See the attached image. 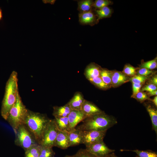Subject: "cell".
<instances>
[{
	"mask_svg": "<svg viewBox=\"0 0 157 157\" xmlns=\"http://www.w3.org/2000/svg\"><path fill=\"white\" fill-rule=\"evenodd\" d=\"M128 81L127 77L120 72L115 71L112 72L111 85L114 86H118Z\"/></svg>",
	"mask_w": 157,
	"mask_h": 157,
	"instance_id": "obj_16",
	"label": "cell"
},
{
	"mask_svg": "<svg viewBox=\"0 0 157 157\" xmlns=\"http://www.w3.org/2000/svg\"><path fill=\"white\" fill-rule=\"evenodd\" d=\"M85 149L97 157H106L115 151L109 148L103 141L86 146Z\"/></svg>",
	"mask_w": 157,
	"mask_h": 157,
	"instance_id": "obj_8",
	"label": "cell"
},
{
	"mask_svg": "<svg viewBox=\"0 0 157 157\" xmlns=\"http://www.w3.org/2000/svg\"><path fill=\"white\" fill-rule=\"evenodd\" d=\"M63 157H97L87 151L85 149H81L76 153L71 155H66Z\"/></svg>",
	"mask_w": 157,
	"mask_h": 157,
	"instance_id": "obj_26",
	"label": "cell"
},
{
	"mask_svg": "<svg viewBox=\"0 0 157 157\" xmlns=\"http://www.w3.org/2000/svg\"><path fill=\"white\" fill-rule=\"evenodd\" d=\"M157 90V86L152 84H149L144 86L141 89V91H146L148 92Z\"/></svg>",
	"mask_w": 157,
	"mask_h": 157,
	"instance_id": "obj_33",
	"label": "cell"
},
{
	"mask_svg": "<svg viewBox=\"0 0 157 157\" xmlns=\"http://www.w3.org/2000/svg\"><path fill=\"white\" fill-rule=\"evenodd\" d=\"M152 101L154 103L156 107L157 106V96H155L153 99L152 100Z\"/></svg>",
	"mask_w": 157,
	"mask_h": 157,
	"instance_id": "obj_39",
	"label": "cell"
},
{
	"mask_svg": "<svg viewBox=\"0 0 157 157\" xmlns=\"http://www.w3.org/2000/svg\"><path fill=\"white\" fill-rule=\"evenodd\" d=\"M3 19V14L2 13V10L1 8L0 7V22H1Z\"/></svg>",
	"mask_w": 157,
	"mask_h": 157,
	"instance_id": "obj_38",
	"label": "cell"
},
{
	"mask_svg": "<svg viewBox=\"0 0 157 157\" xmlns=\"http://www.w3.org/2000/svg\"><path fill=\"white\" fill-rule=\"evenodd\" d=\"M151 84H153L157 86V76L156 75L153 77L150 80Z\"/></svg>",
	"mask_w": 157,
	"mask_h": 157,
	"instance_id": "obj_36",
	"label": "cell"
},
{
	"mask_svg": "<svg viewBox=\"0 0 157 157\" xmlns=\"http://www.w3.org/2000/svg\"><path fill=\"white\" fill-rule=\"evenodd\" d=\"M53 119L58 130L68 132L71 130L67 117H55Z\"/></svg>",
	"mask_w": 157,
	"mask_h": 157,
	"instance_id": "obj_18",
	"label": "cell"
},
{
	"mask_svg": "<svg viewBox=\"0 0 157 157\" xmlns=\"http://www.w3.org/2000/svg\"><path fill=\"white\" fill-rule=\"evenodd\" d=\"M68 132L59 130L55 141L54 147L62 149H66L69 147Z\"/></svg>",
	"mask_w": 157,
	"mask_h": 157,
	"instance_id": "obj_10",
	"label": "cell"
},
{
	"mask_svg": "<svg viewBox=\"0 0 157 157\" xmlns=\"http://www.w3.org/2000/svg\"><path fill=\"white\" fill-rule=\"evenodd\" d=\"M85 100L82 94L77 92L67 103L72 110H80Z\"/></svg>",
	"mask_w": 157,
	"mask_h": 157,
	"instance_id": "obj_14",
	"label": "cell"
},
{
	"mask_svg": "<svg viewBox=\"0 0 157 157\" xmlns=\"http://www.w3.org/2000/svg\"><path fill=\"white\" fill-rule=\"evenodd\" d=\"M71 130L87 117L80 110H72L67 116Z\"/></svg>",
	"mask_w": 157,
	"mask_h": 157,
	"instance_id": "obj_9",
	"label": "cell"
},
{
	"mask_svg": "<svg viewBox=\"0 0 157 157\" xmlns=\"http://www.w3.org/2000/svg\"><path fill=\"white\" fill-rule=\"evenodd\" d=\"M69 146L72 147L82 144V131L74 128L68 132Z\"/></svg>",
	"mask_w": 157,
	"mask_h": 157,
	"instance_id": "obj_12",
	"label": "cell"
},
{
	"mask_svg": "<svg viewBox=\"0 0 157 157\" xmlns=\"http://www.w3.org/2000/svg\"><path fill=\"white\" fill-rule=\"evenodd\" d=\"M146 109L149 113L151 121L152 128L156 133H157V111L150 105L147 107Z\"/></svg>",
	"mask_w": 157,
	"mask_h": 157,
	"instance_id": "obj_21",
	"label": "cell"
},
{
	"mask_svg": "<svg viewBox=\"0 0 157 157\" xmlns=\"http://www.w3.org/2000/svg\"><path fill=\"white\" fill-rule=\"evenodd\" d=\"M15 133V144L25 151L32 146L38 144L33 134L24 124L19 126Z\"/></svg>",
	"mask_w": 157,
	"mask_h": 157,
	"instance_id": "obj_5",
	"label": "cell"
},
{
	"mask_svg": "<svg viewBox=\"0 0 157 157\" xmlns=\"http://www.w3.org/2000/svg\"><path fill=\"white\" fill-rule=\"evenodd\" d=\"M152 73L151 71L145 68H141L138 71V75L147 76Z\"/></svg>",
	"mask_w": 157,
	"mask_h": 157,
	"instance_id": "obj_35",
	"label": "cell"
},
{
	"mask_svg": "<svg viewBox=\"0 0 157 157\" xmlns=\"http://www.w3.org/2000/svg\"><path fill=\"white\" fill-rule=\"evenodd\" d=\"M45 1H44V2H45L46 3H49L51 4H53L56 1L55 0H46Z\"/></svg>",
	"mask_w": 157,
	"mask_h": 157,
	"instance_id": "obj_41",
	"label": "cell"
},
{
	"mask_svg": "<svg viewBox=\"0 0 157 157\" xmlns=\"http://www.w3.org/2000/svg\"><path fill=\"white\" fill-rule=\"evenodd\" d=\"M134 97L141 102H142L147 99H149L147 94L142 92H139Z\"/></svg>",
	"mask_w": 157,
	"mask_h": 157,
	"instance_id": "obj_32",
	"label": "cell"
},
{
	"mask_svg": "<svg viewBox=\"0 0 157 157\" xmlns=\"http://www.w3.org/2000/svg\"><path fill=\"white\" fill-rule=\"evenodd\" d=\"M112 4V1L108 0H96L93 2V7L99 9L108 6Z\"/></svg>",
	"mask_w": 157,
	"mask_h": 157,
	"instance_id": "obj_28",
	"label": "cell"
},
{
	"mask_svg": "<svg viewBox=\"0 0 157 157\" xmlns=\"http://www.w3.org/2000/svg\"><path fill=\"white\" fill-rule=\"evenodd\" d=\"M76 129L82 131H104L116 124L114 117L103 113L87 117Z\"/></svg>",
	"mask_w": 157,
	"mask_h": 157,
	"instance_id": "obj_1",
	"label": "cell"
},
{
	"mask_svg": "<svg viewBox=\"0 0 157 157\" xmlns=\"http://www.w3.org/2000/svg\"><path fill=\"white\" fill-rule=\"evenodd\" d=\"M148 95L150 96L154 95L156 96L157 95V90L149 92Z\"/></svg>",
	"mask_w": 157,
	"mask_h": 157,
	"instance_id": "obj_37",
	"label": "cell"
},
{
	"mask_svg": "<svg viewBox=\"0 0 157 157\" xmlns=\"http://www.w3.org/2000/svg\"><path fill=\"white\" fill-rule=\"evenodd\" d=\"M50 119L44 114L28 110L24 124L33 134L39 145L43 132Z\"/></svg>",
	"mask_w": 157,
	"mask_h": 157,
	"instance_id": "obj_3",
	"label": "cell"
},
{
	"mask_svg": "<svg viewBox=\"0 0 157 157\" xmlns=\"http://www.w3.org/2000/svg\"><path fill=\"white\" fill-rule=\"evenodd\" d=\"M55 155L52 147L41 146L39 157H54Z\"/></svg>",
	"mask_w": 157,
	"mask_h": 157,
	"instance_id": "obj_25",
	"label": "cell"
},
{
	"mask_svg": "<svg viewBox=\"0 0 157 157\" xmlns=\"http://www.w3.org/2000/svg\"><path fill=\"white\" fill-rule=\"evenodd\" d=\"M112 72L106 69H102L100 73V77L106 84L110 85L111 84Z\"/></svg>",
	"mask_w": 157,
	"mask_h": 157,
	"instance_id": "obj_24",
	"label": "cell"
},
{
	"mask_svg": "<svg viewBox=\"0 0 157 157\" xmlns=\"http://www.w3.org/2000/svg\"><path fill=\"white\" fill-rule=\"evenodd\" d=\"M147 78V76L138 75L131 77L130 79V81L133 83L142 84L145 82Z\"/></svg>",
	"mask_w": 157,
	"mask_h": 157,
	"instance_id": "obj_30",
	"label": "cell"
},
{
	"mask_svg": "<svg viewBox=\"0 0 157 157\" xmlns=\"http://www.w3.org/2000/svg\"><path fill=\"white\" fill-rule=\"evenodd\" d=\"M106 131H82V144L86 147L103 141Z\"/></svg>",
	"mask_w": 157,
	"mask_h": 157,
	"instance_id": "obj_7",
	"label": "cell"
},
{
	"mask_svg": "<svg viewBox=\"0 0 157 157\" xmlns=\"http://www.w3.org/2000/svg\"><path fill=\"white\" fill-rule=\"evenodd\" d=\"M97 22L100 19L110 17L112 13V9L108 6L95 10Z\"/></svg>",
	"mask_w": 157,
	"mask_h": 157,
	"instance_id": "obj_19",
	"label": "cell"
},
{
	"mask_svg": "<svg viewBox=\"0 0 157 157\" xmlns=\"http://www.w3.org/2000/svg\"><path fill=\"white\" fill-rule=\"evenodd\" d=\"M78 17L79 21L81 24L93 25L97 22L96 16L92 10L80 13Z\"/></svg>",
	"mask_w": 157,
	"mask_h": 157,
	"instance_id": "obj_13",
	"label": "cell"
},
{
	"mask_svg": "<svg viewBox=\"0 0 157 157\" xmlns=\"http://www.w3.org/2000/svg\"><path fill=\"white\" fill-rule=\"evenodd\" d=\"M53 115L54 117H67L72 110L67 103L63 106H55L53 107Z\"/></svg>",
	"mask_w": 157,
	"mask_h": 157,
	"instance_id": "obj_17",
	"label": "cell"
},
{
	"mask_svg": "<svg viewBox=\"0 0 157 157\" xmlns=\"http://www.w3.org/2000/svg\"><path fill=\"white\" fill-rule=\"evenodd\" d=\"M94 1L92 0H82L78 1V10L80 13L92 10Z\"/></svg>",
	"mask_w": 157,
	"mask_h": 157,
	"instance_id": "obj_20",
	"label": "cell"
},
{
	"mask_svg": "<svg viewBox=\"0 0 157 157\" xmlns=\"http://www.w3.org/2000/svg\"><path fill=\"white\" fill-rule=\"evenodd\" d=\"M157 67L156 58L154 59L142 63L140 66L141 68H145L152 69L156 68Z\"/></svg>",
	"mask_w": 157,
	"mask_h": 157,
	"instance_id": "obj_29",
	"label": "cell"
},
{
	"mask_svg": "<svg viewBox=\"0 0 157 157\" xmlns=\"http://www.w3.org/2000/svg\"><path fill=\"white\" fill-rule=\"evenodd\" d=\"M58 131L54 119H50L43 132L40 145L52 148L54 147Z\"/></svg>",
	"mask_w": 157,
	"mask_h": 157,
	"instance_id": "obj_6",
	"label": "cell"
},
{
	"mask_svg": "<svg viewBox=\"0 0 157 157\" xmlns=\"http://www.w3.org/2000/svg\"><path fill=\"white\" fill-rule=\"evenodd\" d=\"M121 151H129L135 152L138 157H157V153L151 150L142 151L138 149L134 150H123Z\"/></svg>",
	"mask_w": 157,
	"mask_h": 157,
	"instance_id": "obj_23",
	"label": "cell"
},
{
	"mask_svg": "<svg viewBox=\"0 0 157 157\" xmlns=\"http://www.w3.org/2000/svg\"><path fill=\"white\" fill-rule=\"evenodd\" d=\"M28 111L22 102L18 91L16 101L11 108L6 120L14 132L19 126L24 124Z\"/></svg>",
	"mask_w": 157,
	"mask_h": 157,
	"instance_id": "obj_4",
	"label": "cell"
},
{
	"mask_svg": "<svg viewBox=\"0 0 157 157\" xmlns=\"http://www.w3.org/2000/svg\"><path fill=\"white\" fill-rule=\"evenodd\" d=\"M101 69L99 67L94 63L89 65L86 68L84 74L88 80L90 79L100 76Z\"/></svg>",
	"mask_w": 157,
	"mask_h": 157,
	"instance_id": "obj_15",
	"label": "cell"
},
{
	"mask_svg": "<svg viewBox=\"0 0 157 157\" xmlns=\"http://www.w3.org/2000/svg\"><path fill=\"white\" fill-rule=\"evenodd\" d=\"M18 91L17 73L13 71L6 82L5 94L2 103L1 114L6 120L11 108L16 101Z\"/></svg>",
	"mask_w": 157,
	"mask_h": 157,
	"instance_id": "obj_2",
	"label": "cell"
},
{
	"mask_svg": "<svg viewBox=\"0 0 157 157\" xmlns=\"http://www.w3.org/2000/svg\"><path fill=\"white\" fill-rule=\"evenodd\" d=\"M81 110L87 117L103 112L95 105L85 100L82 105Z\"/></svg>",
	"mask_w": 157,
	"mask_h": 157,
	"instance_id": "obj_11",
	"label": "cell"
},
{
	"mask_svg": "<svg viewBox=\"0 0 157 157\" xmlns=\"http://www.w3.org/2000/svg\"><path fill=\"white\" fill-rule=\"evenodd\" d=\"M142 84L133 83V94L132 95V97H134L136 94L140 92L142 86Z\"/></svg>",
	"mask_w": 157,
	"mask_h": 157,
	"instance_id": "obj_34",
	"label": "cell"
},
{
	"mask_svg": "<svg viewBox=\"0 0 157 157\" xmlns=\"http://www.w3.org/2000/svg\"><path fill=\"white\" fill-rule=\"evenodd\" d=\"M106 157H119L117 156L114 153V152H113L109 154Z\"/></svg>",
	"mask_w": 157,
	"mask_h": 157,
	"instance_id": "obj_40",
	"label": "cell"
},
{
	"mask_svg": "<svg viewBox=\"0 0 157 157\" xmlns=\"http://www.w3.org/2000/svg\"><path fill=\"white\" fill-rule=\"evenodd\" d=\"M123 72L127 75L133 76L136 73V69L131 65L127 64L125 65Z\"/></svg>",
	"mask_w": 157,
	"mask_h": 157,
	"instance_id": "obj_31",
	"label": "cell"
},
{
	"mask_svg": "<svg viewBox=\"0 0 157 157\" xmlns=\"http://www.w3.org/2000/svg\"><path fill=\"white\" fill-rule=\"evenodd\" d=\"M89 80L94 85L101 89H106L110 87V85L104 83L100 76L90 79Z\"/></svg>",
	"mask_w": 157,
	"mask_h": 157,
	"instance_id": "obj_27",
	"label": "cell"
},
{
	"mask_svg": "<svg viewBox=\"0 0 157 157\" xmlns=\"http://www.w3.org/2000/svg\"><path fill=\"white\" fill-rule=\"evenodd\" d=\"M41 146L34 145L25 151V157H39Z\"/></svg>",
	"mask_w": 157,
	"mask_h": 157,
	"instance_id": "obj_22",
	"label": "cell"
}]
</instances>
